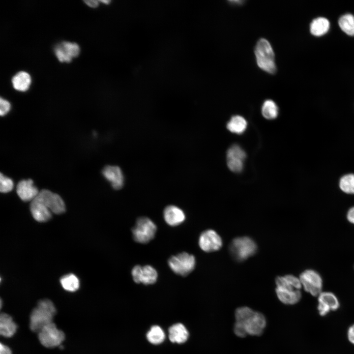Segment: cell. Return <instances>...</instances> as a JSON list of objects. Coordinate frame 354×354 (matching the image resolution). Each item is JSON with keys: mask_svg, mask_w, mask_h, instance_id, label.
<instances>
[{"mask_svg": "<svg viewBox=\"0 0 354 354\" xmlns=\"http://www.w3.org/2000/svg\"><path fill=\"white\" fill-rule=\"evenodd\" d=\"M247 126L246 120L242 116L236 115L233 116L227 124V128L233 133L240 134L243 133Z\"/></svg>", "mask_w": 354, "mask_h": 354, "instance_id": "23", "label": "cell"}, {"mask_svg": "<svg viewBox=\"0 0 354 354\" xmlns=\"http://www.w3.org/2000/svg\"><path fill=\"white\" fill-rule=\"evenodd\" d=\"M347 337L349 342L354 345V324L351 325L348 328Z\"/></svg>", "mask_w": 354, "mask_h": 354, "instance_id": "34", "label": "cell"}, {"mask_svg": "<svg viewBox=\"0 0 354 354\" xmlns=\"http://www.w3.org/2000/svg\"><path fill=\"white\" fill-rule=\"evenodd\" d=\"M85 2L89 6L91 7H96L98 5V0H85Z\"/></svg>", "mask_w": 354, "mask_h": 354, "instance_id": "37", "label": "cell"}, {"mask_svg": "<svg viewBox=\"0 0 354 354\" xmlns=\"http://www.w3.org/2000/svg\"><path fill=\"white\" fill-rule=\"evenodd\" d=\"M17 193L23 201H32L39 193L37 188L33 185L31 179H24L19 182L17 185Z\"/></svg>", "mask_w": 354, "mask_h": 354, "instance_id": "16", "label": "cell"}, {"mask_svg": "<svg viewBox=\"0 0 354 354\" xmlns=\"http://www.w3.org/2000/svg\"><path fill=\"white\" fill-rule=\"evenodd\" d=\"M236 322L242 325L247 335H262L266 325L265 316L247 306L237 308L235 311Z\"/></svg>", "mask_w": 354, "mask_h": 354, "instance_id": "1", "label": "cell"}, {"mask_svg": "<svg viewBox=\"0 0 354 354\" xmlns=\"http://www.w3.org/2000/svg\"><path fill=\"white\" fill-rule=\"evenodd\" d=\"M338 24L341 29L349 35H354V16L351 14L342 15Z\"/></svg>", "mask_w": 354, "mask_h": 354, "instance_id": "28", "label": "cell"}, {"mask_svg": "<svg viewBox=\"0 0 354 354\" xmlns=\"http://www.w3.org/2000/svg\"><path fill=\"white\" fill-rule=\"evenodd\" d=\"M100 1L103 2H105V3H108V2H110L109 0H100Z\"/></svg>", "mask_w": 354, "mask_h": 354, "instance_id": "39", "label": "cell"}, {"mask_svg": "<svg viewBox=\"0 0 354 354\" xmlns=\"http://www.w3.org/2000/svg\"><path fill=\"white\" fill-rule=\"evenodd\" d=\"M12 83L15 89L25 91L28 90L30 85L31 78L27 72L21 71L12 78Z\"/></svg>", "mask_w": 354, "mask_h": 354, "instance_id": "22", "label": "cell"}, {"mask_svg": "<svg viewBox=\"0 0 354 354\" xmlns=\"http://www.w3.org/2000/svg\"><path fill=\"white\" fill-rule=\"evenodd\" d=\"M229 249L235 259L242 261L254 255L257 246L252 238L242 236L234 238L230 245Z\"/></svg>", "mask_w": 354, "mask_h": 354, "instance_id": "4", "label": "cell"}, {"mask_svg": "<svg viewBox=\"0 0 354 354\" xmlns=\"http://www.w3.org/2000/svg\"><path fill=\"white\" fill-rule=\"evenodd\" d=\"M62 288L69 292L77 291L80 286L79 280L74 274L70 273L63 276L60 280Z\"/></svg>", "mask_w": 354, "mask_h": 354, "instance_id": "27", "label": "cell"}, {"mask_svg": "<svg viewBox=\"0 0 354 354\" xmlns=\"http://www.w3.org/2000/svg\"><path fill=\"white\" fill-rule=\"evenodd\" d=\"M279 109L276 103L271 99L265 100L262 107V114L267 119H273L277 118Z\"/></svg>", "mask_w": 354, "mask_h": 354, "instance_id": "26", "label": "cell"}, {"mask_svg": "<svg viewBox=\"0 0 354 354\" xmlns=\"http://www.w3.org/2000/svg\"><path fill=\"white\" fill-rule=\"evenodd\" d=\"M30 209L34 219L39 222H46L51 218L50 210L36 198L31 202Z\"/></svg>", "mask_w": 354, "mask_h": 354, "instance_id": "18", "label": "cell"}, {"mask_svg": "<svg viewBox=\"0 0 354 354\" xmlns=\"http://www.w3.org/2000/svg\"><path fill=\"white\" fill-rule=\"evenodd\" d=\"M104 177L115 189H120L124 185V178L121 169L117 166H106L102 172Z\"/></svg>", "mask_w": 354, "mask_h": 354, "instance_id": "14", "label": "cell"}, {"mask_svg": "<svg viewBox=\"0 0 354 354\" xmlns=\"http://www.w3.org/2000/svg\"><path fill=\"white\" fill-rule=\"evenodd\" d=\"M56 313V307L50 300L45 299L40 300L30 315V329L38 332L44 326L53 322Z\"/></svg>", "mask_w": 354, "mask_h": 354, "instance_id": "2", "label": "cell"}, {"mask_svg": "<svg viewBox=\"0 0 354 354\" xmlns=\"http://www.w3.org/2000/svg\"><path fill=\"white\" fill-rule=\"evenodd\" d=\"M230 2H231L232 4H241V2H243V1H239V0H231L229 1Z\"/></svg>", "mask_w": 354, "mask_h": 354, "instance_id": "38", "label": "cell"}, {"mask_svg": "<svg viewBox=\"0 0 354 354\" xmlns=\"http://www.w3.org/2000/svg\"><path fill=\"white\" fill-rule=\"evenodd\" d=\"M246 156L244 150L237 145L231 146L227 152V159H236L244 161Z\"/></svg>", "mask_w": 354, "mask_h": 354, "instance_id": "30", "label": "cell"}, {"mask_svg": "<svg viewBox=\"0 0 354 354\" xmlns=\"http://www.w3.org/2000/svg\"><path fill=\"white\" fill-rule=\"evenodd\" d=\"M222 244L221 236L213 230L205 231L201 234L199 238V246L206 252L218 251L222 247Z\"/></svg>", "mask_w": 354, "mask_h": 354, "instance_id": "10", "label": "cell"}, {"mask_svg": "<svg viewBox=\"0 0 354 354\" xmlns=\"http://www.w3.org/2000/svg\"><path fill=\"white\" fill-rule=\"evenodd\" d=\"M163 216L165 222L171 226H177L185 219V215L182 210L173 205L168 206L165 208Z\"/></svg>", "mask_w": 354, "mask_h": 354, "instance_id": "17", "label": "cell"}, {"mask_svg": "<svg viewBox=\"0 0 354 354\" xmlns=\"http://www.w3.org/2000/svg\"><path fill=\"white\" fill-rule=\"evenodd\" d=\"M0 354H12L11 349L7 346L0 343Z\"/></svg>", "mask_w": 354, "mask_h": 354, "instance_id": "36", "label": "cell"}, {"mask_svg": "<svg viewBox=\"0 0 354 354\" xmlns=\"http://www.w3.org/2000/svg\"><path fill=\"white\" fill-rule=\"evenodd\" d=\"M16 330L17 325L12 318L6 313H1L0 316V335L6 338L11 337Z\"/></svg>", "mask_w": 354, "mask_h": 354, "instance_id": "19", "label": "cell"}, {"mask_svg": "<svg viewBox=\"0 0 354 354\" xmlns=\"http://www.w3.org/2000/svg\"><path fill=\"white\" fill-rule=\"evenodd\" d=\"M55 52L59 61L69 62L79 55L80 48L77 43L63 42L56 46Z\"/></svg>", "mask_w": 354, "mask_h": 354, "instance_id": "13", "label": "cell"}, {"mask_svg": "<svg viewBox=\"0 0 354 354\" xmlns=\"http://www.w3.org/2000/svg\"><path fill=\"white\" fill-rule=\"evenodd\" d=\"M254 53L258 66L263 71L273 74L277 71L275 54L269 42L260 38L257 42Z\"/></svg>", "mask_w": 354, "mask_h": 354, "instance_id": "3", "label": "cell"}, {"mask_svg": "<svg viewBox=\"0 0 354 354\" xmlns=\"http://www.w3.org/2000/svg\"><path fill=\"white\" fill-rule=\"evenodd\" d=\"M36 198L43 203L51 212L61 214L65 210V204L61 198L57 194L48 190H41Z\"/></svg>", "mask_w": 354, "mask_h": 354, "instance_id": "9", "label": "cell"}, {"mask_svg": "<svg viewBox=\"0 0 354 354\" xmlns=\"http://www.w3.org/2000/svg\"><path fill=\"white\" fill-rule=\"evenodd\" d=\"M346 216L348 221L354 225V206L349 209Z\"/></svg>", "mask_w": 354, "mask_h": 354, "instance_id": "35", "label": "cell"}, {"mask_svg": "<svg viewBox=\"0 0 354 354\" xmlns=\"http://www.w3.org/2000/svg\"><path fill=\"white\" fill-rule=\"evenodd\" d=\"M134 281L145 285L153 284L156 282L158 274L156 269L149 265L135 266L131 271Z\"/></svg>", "mask_w": 354, "mask_h": 354, "instance_id": "11", "label": "cell"}, {"mask_svg": "<svg viewBox=\"0 0 354 354\" xmlns=\"http://www.w3.org/2000/svg\"><path fill=\"white\" fill-rule=\"evenodd\" d=\"M189 333L186 327L180 323L175 324L169 329V337L173 343L181 344L188 339Z\"/></svg>", "mask_w": 354, "mask_h": 354, "instance_id": "20", "label": "cell"}, {"mask_svg": "<svg viewBox=\"0 0 354 354\" xmlns=\"http://www.w3.org/2000/svg\"><path fill=\"white\" fill-rule=\"evenodd\" d=\"M12 180L0 173V191L2 193H7L11 191L13 187Z\"/></svg>", "mask_w": 354, "mask_h": 354, "instance_id": "31", "label": "cell"}, {"mask_svg": "<svg viewBox=\"0 0 354 354\" xmlns=\"http://www.w3.org/2000/svg\"><path fill=\"white\" fill-rule=\"evenodd\" d=\"M317 310L321 316H325L330 311L337 310L340 302L337 296L330 292H322L318 296Z\"/></svg>", "mask_w": 354, "mask_h": 354, "instance_id": "12", "label": "cell"}, {"mask_svg": "<svg viewBox=\"0 0 354 354\" xmlns=\"http://www.w3.org/2000/svg\"><path fill=\"white\" fill-rule=\"evenodd\" d=\"M38 337L43 346L53 348L60 346L65 339V335L63 332L59 329L52 322L38 332Z\"/></svg>", "mask_w": 354, "mask_h": 354, "instance_id": "7", "label": "cell"}, {"mask_svg": "<svg viewBox=\"0 0 354 354\" xmlns=\"http://www.w3.org/2000/svg\"><path fill=\"white\" fill-rule=\"evenodd\" d=\"M299 278L305 291L311 295L317 296L322 292L323 279L316 270L306 269L300 274Z\"/></svg>", "mask_w": 354, "mask_h": 354, "instance_id": "8", "label": "cell"}, {"mask_svg": "<svg viewBox=\"0 0 354 354\" xmlns=\"http://www.w3.org/2000/svg\"><path fill=\"white\" fill-rule=\"evenodd\" d=\"M338 186L343 193L354 195V173H349L342 176L339 179Z\"/></svg>", "mask_w": 354, "mask_h": 354, "instance_id": "24", "label": "cell"}, {"mask_svg": "<svg viewBox=\"0 0 354 354\" xmlns=\"http://www.w3.org/2000/svg\"><path fill=\"white\" fill-rule=\"evenodd\" d=\"M148 341L154 345L163 342L165 338V335L162 329L158 325L152 326L147 334Z\"/></svg>", "mask_w": 354, "mask_h": 354, "instance_id": "29", "label": "cell"}, {"mask_svg": "<svg viewBox=\"0 0 354 354\" xmlns=\"http://www.w3.org/2000/svg\"><path fill=\"white\" fill-rule=\"evenodd\" d=\"M156 230L155 224L149 218L140 217L132 230L134 240L140 243H148L154 238Z\"/></svg>", "mask_w": 354, "mask_h": 354, "instance_id": "5", "label": "cell"}, {"mask_svg": "<svg viewBox=\"0 0 354 354\" xmlns=\"http://www.w3.org/2000/svg\"><path fill=\"white\" fill-rule=\"evenodd\" d=\"M275 292L279 300L286 305L295 304L301 298L300 290L292 287H276Z\"/></svg>", "mask_w": 354, "mask_h": 354, "instance_id": "15", "label": "cell"}, {"mask_svg": "<svg viewBox=\"0 0 354 354\" xmlns=\"http://www.w3.org/2000/svg\"><path fill=\"white\" fill-rule=\"evenodd\" d=\"M330 27L329 21L324 17H318L314 19L310 24L311 33L315 36H322L325 34Z\"/></svg>", "mask_w": 354, "mask_h": 354, "instance_id": "21", "label": "cell"}, {"mask_svg": "<svg viewBox=\"0 0 354 354\" xmlns=\"http://www.w3.org/2000/svg\"><path fill=\"white\" fill-rule=\"evenodd\" d=\"M168 265L175 273L185 276L194 269L196 260L193 255L182 252L172 256L168 260Z\"/></svg>", "mask_w": 354, "mask_h": 354, "instance_id": "6", "label": "cell"}, {"mask_svg": "<svg viewBox=\"0 0 354 354\" xmlns=\"http://www.w3.org/2000/svg\"><path fill=\"white\" fill-rule=\"evenodd\" d=\"M0 115L1 116H4L9 111L10 104L8 101L0 98Z\"/></svg>", "mask_w": 354, "mask_h": 354, "instance_id": "33", "label": "cell"}, {"mask_svg": "<svg viewBox=\"0 0 354 354\" xmlns=\"http://www.w3.org/2000/svg\"><path fill=\"white\" fill-rule=\"evenodd\" d=\"M276 287H290L300 290L302 285L299 278L291 274L278 276L275 279Z\"/></svg>", "mask_w": 354, "mask_h": 354, "instance_id": "25", "label": "cell"}, {"mask_svg": "<svg viewBox=\"0 0 354 354\" xmlns=\"http://www.w3.org/2000/svg\"><path fill=\"white\" fill-rule=\"evenodd\" d=\"M227 166L233 172L239 173L243 168V161L235 159H227Z\"/></svg>", "mask_w": 354, "mask_h": 354, "instance_id": "32", "label": "cell"}]
</instances>
